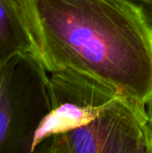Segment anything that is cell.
Here are the masks:
<instances>
[{"label":"cell","instance_id":"6da1fadb","mask_svg":"<svg viewBox=\"0 0 152 153\" xmlns=\"http://www.w3.org/2000/svg\"><path fill=\"white\" fill-rule=\"evenodd\" d=\"M31 54L49 73L73 70L147 105L152 27L124 0H14Z\"/></svg>","mask_w":152,"mask_h":153},{"label":"cell","instance_id":"7a4b0ae2","mask_svg":"<svg viewBox=\"0 0 152 153\" xmlns=\"http://www.w3.org/2000/svg\"><path fill=\"white\" fill-rule=\"evenodd\" d=\"M50 74L30 53L0 65V152H30L51 108Z\"/></svg>","mask_w":152,"mask_h":153},{"label":"cell","instance_id":"3957f363","mask_svg":"<svg viewBox=\"0 0 152 153\" xmlns=\"http://www.w3.org/2000/svg\"><path fill=\"white\" fill-rule=\"evenodd\" d=\"M36 152L152 153L146 105L120 95L90 122L50 137Z\"/></svg>","mask_w":152,"mask_h":153},{"label":"cell","instance_id":"277c9868","mask_svg":"<svg viewBox=\"0 0 152 153\" xmlns=\"http://www.w3.org/2000/svg\"><path fill=\"white\" fill-rule=\"evenodd\" d=\"M51 108L39 124L30 153L50 137L90 122L120 94L99 81L73 70L50 74Z\"/></svg>","mask_w":152,"mask_h":153},{"label":"cell","instance_id":"5b68a950","mask_svg":"<svg viewBox=\"0 0 152 153\" xmlns=\"http://www.w3.org/2000/svg\"><path fill=\"white\" fill-rule=\"evenodd\" d=\"M31 54V45L14 0H0V65L18 54Z\"/></svg>","mask_w":152,"mask_h":153},{"label":"cell","instance_id":"8992f818","mask_svg":"<svg viewBox=\"0 0 152 153\" xmlns=\"http://www.w3.org/2000/svg\"><path fill=\"white\" fill-rule=\"evenodd\" d=\"M142 12L152 27V0H124Z\"/></svg>","mask_w":152,"mask_h":153},{"label":"cell","instance_id":"52a82bcc","mask_svg":"<svg viewBox=\"0 0 152 153\" xmlns=\"http://www.w3.org/2000/svg\"><path fill=\"white\" fill-rule=\"evenodd\" d=\"M146 108H147L148 117H149V119H150V122H151L152 127V98L149 100L148 104L146 105Z\"/></svg>","mask_w":152,"mask_h":153}]
</instances>
